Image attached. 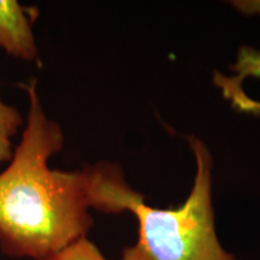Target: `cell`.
<instances>
[{"label":"cell","mask_w":260,"mask_h":260,"mask_svg":"<svg viewBox=\"0 0 260 260\" xmlns=\"http://www.w3.org/2000/svg\"><path fill=\"white\" fill-rule=\"evenodd\" d=\"M197 174L189 197L177 209H155L128 184L119 210L130 211L139 223L138 242L123 251L122 260H236L220 245L212 206V157L206 145L188 136Z\"/></svg>","instance_id":"7a4b0ae2"},{"label":"cell","mask_w":260,"mask_h":260,"mask_svg":"<svg viewBox=\"0 0 260 260\" xmlns=\"http://www.w3.org/2000/svg\"><path fill=\"white\" fill-rule=\"evenodd\" d=\"M233 69L239 73V76L234 79H223L228 82L241 81L247 76H260V52L249 47H242L239 52L236 65Z\"/></svg>","instance_id":"8992f818"},{"label":"cell","mask_w":260,"mask_h":260,"mask_svg":"<svg viewBox=\"0 0 260 260\" xmlns=\"http://www.w3.org/2000/svg\"><path fill=\"white\" fill-rule=\"evenodd\" d=\"M41 260H107L88 239L82 237L54 255Z\"/></svg>","instance_id":"5b68a950"},{"label":"cell","mask_w":260,"mask_h":260,"mask_svg":"<svg viewBox=\"0 0 260 260\" xmlns=\"http://www.w3.org/2000/svg\"><path fill=\"white\" fill-rule=\"evenodd\" d=\"M16 0H0V47L11 57L31 61L39 56L32 32L37 15Z\"/></svg>","instance_id":"3957f363"},{"label":"cell","mask_w":260,"mask_h":260,"mask_svg":"<svg viewBox=\"0 0 260 260\" xmlns=\"http://www.w3.org/2000/svg\"><path fill=\"white\" fill-rule=\"evenodd\" d=\"M28 115L19 145L0 172V249L11 258L41 260L86 237L89 209L102 211L109 162L82 170L51 169L63 148L64 133L45 113L37 81L24 86Z\"/></svg>","instance_id":"6da1fadb"},{"label":"cell","mask_w":260,"mask_h":260,"mask_svg":"<svg viewBox=\"0 0 260 260\" xmlns=\"http://www.w3.org/2000/svg\"><path fill=\"white\" fill-rule=\"evenodd\" d=\"M23 123L21 112L4 102L0 90V164L11 160L15 152L14 139Z\"/></svg>","instance_id":"277c9868"}]
</instances>
